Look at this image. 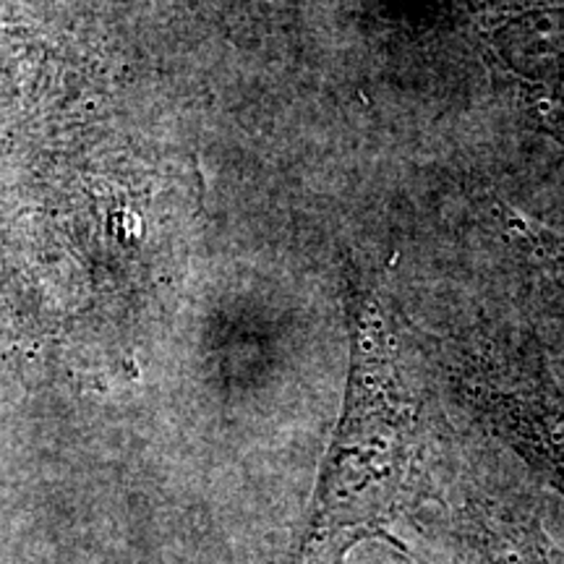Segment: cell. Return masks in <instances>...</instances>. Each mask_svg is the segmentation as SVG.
<instances>
[{"label":"cell","mask_w":564,"mask_h":564,"mask_svg":"<svg viewBox=\"0 0 564 564\" xmlns=\"http://www.w3.org/2000/svg\"><path fill=\"white\" fill-rule=\"evenodd\" d=\"M411 403L377 337H356L348 400L308 507L291 564H343L371 535H384L411 505L421 465Z\"/></svg>","instance_id":"cell-1"},{"label":"cell","mask_w":564,"mask_h":564,"mask_svg":"<svg viewBox=\"0 0 564 564\" xmlns=\"http://www.w3.org/2000/svg\"><path fill=\"white\" fill-rule=\"evenodd\" d=\"M387 539L419 564H564L533 494L489 470L421 465Z\"/></svg>","instance_id":"cell-2"}]
</instances>
